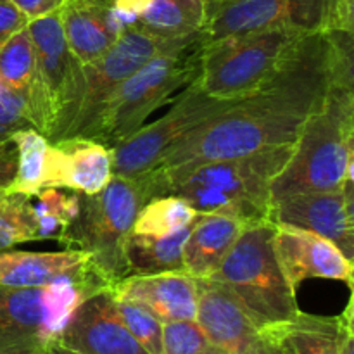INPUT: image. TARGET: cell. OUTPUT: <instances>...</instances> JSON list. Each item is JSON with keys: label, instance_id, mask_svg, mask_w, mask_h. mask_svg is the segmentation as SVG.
<instances>
[{"label": "cell", "instance_id": "14", "mask_svg": "<svg viewBox=\"0 0 354 354\" xmlns=\"http://www.w3.org/2000/svg\"><path fill=\"white\" fill-rule=\"evenodd\" d=\"M196 322L211 346L228 354H279L237 297L213 279L197 280Z\"/></svg>", "mask_w": 354, "mask_h": 354}, {"label": "cell", "instance_id": "3", "mask_svg": "<svg viewBox=\"0 0 354 354\" xmlns=\"http://www.w3.org/2000/svg\"><path fill=\"white\" fill-rule=\"evenodd\" d=\"M294 152V144L237 159L201 165L162 196L185 199L199 214H225L245 223L272 221V183Z\"/></svg>", "mask_w": 354, "mask_h": 354}, {"label": "cell", "instance_id": "30", "mask_svg": "<svg viewBox=\"0 0 354 354\" xmlns=\"http://www.w3.org/2000/svg\"><path fill=\"white\" fill-rule=\"evenodd\" d=\"M116 301V310L121 322L128 328V332L137 339L138 344L149 354H162L161 322L138 304L130 303V301Z\"/></svg>", "mask_w": 354, "mask_h": 354}, {"label": "cell", "instance_id": "40", "mask_svg": "<svg viewBox=\"0 0 354 354\" xmlns=\"http://www.w3.org/2000/svg\"><path fill=\"white\" fill-rule=\"evenodd\" d=\"M44 354H45V353H44Z\"/></svg>", "mask_w": 354, "mask_h": 354}, {"label": "cell", "instance_id": "38", "mask_svg": "<svg viewBox=\"0 0 354 354\" xmlns=\"http://www.w3.org/2000/svg\"><path fill=\"white\" fill-rule=\"evenodd\" d=\"M277 353H279V354H282V353H280V351H279V349H277Z\"/></svg>", "mask_w": 354, "mask_h": 354}, {"label": "cell", "instance_id": "15", "mask_svg": "<svg viewBox=\"0 0 354 354\" xmlns=\"http://www.w3.org/2000/svg\"><path fill=\"white\" fill-rule=\"evenodd\" d=\"M273 249L283 277L294 290L310 279L337 280L354 289L353 261L332 241L292 225L275 223Z\"/></svg>", "mask_w": 354, "mask_h": 354}, {"label": "cell", "instance_id": "29", "mask_svg": "<svg viewBox=\"0 0 354 354\" xmlns=\"http://www.w3.org/2000/svg\"><path fill=\"white\" fill-rule=\"evenodd\" d=\"M37 241L30 196L24 194H0V251L14 245Z\"/></svg>", "mask_w": 354, "mask_h": 354}, {"label": "cell", "instance_id": "31", "mask_svg": "<svg viewBox=\"0 0 354 354\" xmlns=\"http://www.w3.org/2000/svg\"><path fill=\"white\" fill-rule=\"evenodd\" d=\"M161 346L162 354H201L211 342L196 320H176L162 324Z\"/></svg>", "mask_w": 354, "mask_h": 354}, {"label": "cell", "instance_id": "16", "mask_svg": "<svg viewBox=\"0 0 354 354\" xmlns=\"http://www.w3.org/2000/svg\"><path fill=\"white\" fill-rule=\"evenodd\" d=\"M55 344L78 354H149L121 322L109 289L76 308Z\"/></svg>", "mask_w": 354, "mask_h": 354}, {"label": "cell", "instance_id": "35", "mask_svg": "<svg viewBox=\"0 0 354 354\" xmlns=\"http://www.w3.org/2000/svg\"><path fill=\"white\" fill-rule=\"evenodd\" d=\"M12 2L19 7V10H23L28 21H31L59 9L64 0H12Z\"/></svg>", "mask_w": 354, "mask_h": 354}, {"label": "cell", "instance_id": "20", "mask_svg": "<svg viewBox=\"0 0 354 354\" xmlns=\"http://www.w3.org/2000/svg\"><path fill=\"white\" fill-rule=\"evenodd\" d=\"M61 21L69 48L82 64L95 61L123 31L113 16V0H64Z\"/></svg>", "mask_w": 354, "mask_h": 354}, {"label": "cell", "instance_id": "7", "mask_svg": "<svg viewBox=\"0 0 354 354\" xmlns=\"http://www.w3.org/2000/svg\"><path fill=\"white\" fill-rule=\"evenodd\" d=\"M199 68L201 41L149 59L109 97L88 138L114 149L140 130L178 90L190 85L199 76Z\"/></svg>", "mask_w": 354, "mask_h": 354}, {"label": "cell", "instance_id": "4", "mask_svg": "<svg viewBox=\"0 0 354 354\" xmlns=\"http://www.w3.org/2000/svg\"><path fill=\"white\" fill-rule=\"evenodd\" d=\"M306 37L292 28H268L201 44L197 82L214 99H245L280 75Z\"/></svg>", "mask_w": 354, "mask_h": 354}, {"label": "cell", "instance_id": "37", "mask_svg": "<svg viewBox=\"0 0 354 354\" xmlns=\"http://www.w3.org/2000/svg\"><path fill=\"white\" fill-rule=\"evenodd\" d=\"M201 354H228V353L221 351L220 348H214V346H211V348H207L206 351H204V353H201Z\"/></svg>", "mask_w": 354, "mask_h": 354}, {"label": "cell", "instance_id": "9", "mask_svg": "<svg viewBox=\"0 0 354 354\" xmlns=\"http://www.w3.org/2000/svg\"><path fill=\"white\" fill-rule=\"evenodd\" d=\"M109 289L93 280H61L47 287L0 286V354H44L57 342L76 308Z\"/></svg>", "mask_w": 354, "mask_h": 354}, {"label": "cell", "instance_id": "39", "mask_svg": "<svg viewBox=\"0 0 354 354\" xmlns=\"http://www.w3.org/2000/svg\"><path fill=\"white\" fill-rule=\"evenodd\" d=\"M207 2H213V0H207Z\"/></svg>", "mask_w": 354, "mask_h": 354}, {"label": "cell", "instance_id": "6", "mask_svg": "<svg viewBox=\"0 0 354 354\" xmlns=\"http://www.w3.org/2000/svg\"><path fill=\"white\" fill-rule=\"evenodd\" d=\"M273 221L249 223L211 279L227 287L259 328L283 324L299 313L273 249Z\"/></svg>", "mask_w": 354, "mask_h": 354}, {"label": "cell", "instance_id": "28", "mask_svg": "<svg viewBox=\"0 0 354 354\" xmlns=\"http://www.w3.org/2000/svg\"><path fill=\"white\" fill-rule=\"evenodd\" d=\"M37 75L35 48L28 28L16 31L0 48V80L21 95L30 97Z\"/></svg>", "mask_w": 354, "mask_h": 354}, {"label": "cell", "instance_id": "23", "mask_svg": "<svg viewBox=\"0 0 354 354\" xmlns=\"http://www.w3.org/2000/svg\"><path fill=\"white\" fill-rule=\"evenodd\" d=\"M207 21V0H149L137 26L158 37H201Z\"/></svg>", "mask_w": 354, "mask_h": 354}, {"label": "cell", "instance_id": "21", "mask_svg": "<svg viewBox=\"0 0 354 354\" xmlns=\"http://www.w3.org/2000/svg\"><path fill=\"white\" fill-rule=\"evenodd\" d=\"M245 221L225 214H199L183 245V272L194 279H211L242 230Z\"/></svg>", "mask_w": 354, "mask_h": 354}, {"label": "cell", "instance_id": "2", "mask_svg": "<svg viewBox=\"0 0 354 354\" xmlns=\"http://www.w3.org/2000/svg\"><path fill=\"white\" fill-rule=\"evenodd\" d=\"M354 165V88L330 85L310 114L294 152L272 183V206L303 192H335Z\"/></svg>", "mask_w": 354, "mask_h": 354}, {"label": "cell", "instance_id": "1", "mask_svg": "<svg viewBox=\"0 0 354 354\" xmlns=\"http://www.w3.org/2000/svg\"><path fill=\"white\" fill-rule=\"evenodd\" d=\"M330 85L328 33L310 35L265 88L183 135L154 169L142 175L149 199L162 196L171 183L201 165L296 144L301 128L324 102Z\"/></svg>", "mask_w": 354, "mask_h": 354}, {"label": "cell", "instance_id": "34", "mask_svg": "<svg viewBox=\"0 0 354 354\" xmlns=\"http://www.w3.org/2000/svg\"><path fill=\"white\" fill-rule=\"evenodd\" d=\"M17 168V149L12 138L0 142V194L7 192Z\"/></svg>", "mask_w": 354, "mask_h": 354}, {"label": "cell", "instance_id": "25", "mask_svg": "<svg viewBox=\"0 0 354 354\" xmlns=\"http://www.w3.org/2000/svg\"><path fill=\"white\" fill-rule=\"evenodd\" d=\"M37 241H59L80 211V194L41 187L30 197Z\"/></svg>", "mask_w": 354, "mask_h": 354}, {"label": "cell", "instance_id": "26", "mask_svg": "<svg viewBox=\"0 0 354 354\" xmlns=\"http://www.w3.org/2000/svg\"><path fill=\"white\" fill-rule=\"evenodd\" d=\"M197 216H199V213L182 197H152L138 209L131 234L165 237V235L189 227Z\"/></svg>", "mask_w": 354, "mask_h": 354}, {"label": "cell", "instance_id": "22", "mask_svg": "<svg viewBox=\"0 0 354 354\" xmlns=\"http://www.w3.org/2000/svg\"><path fill=\"white\" fill-rule=\"evenodd\" d=\"M261 332L282 354H341V317L299 311L290 320Z\"/></svg>", "mask_w": 354, "mask_h": 354}, {"label": "cell", "instance_id": "24", "mask_svg": "<svg viewBox=\"0 0 354 354\" xmlns=\"http://www.w3.org/2000/svg\"><path fill=\"white\" fill-rule=\"evenodd\" d=\"M192 223L165 237L131 234L124 245L128 275L183 272V245Z\"/></svg>", "mask_w": 354, "mask_h": 354}, {"label": "cell", "instance_id": "36", "mask_svg": "<svg viewBox=\"0 0 354 354\" xmlns=\"http://www.w3.org/2000/svg\"><path fill=\"white\" fill-rule=\"evenodd\" d=\"M45 354H78V353H73V351H69V349H66V348H62V346H59V344H52V346H48V349L47 351H45Z\"/></svg>", "mask_w": 354, "mask_h": 354}, {"label": "cell", "instance_id": "17", "mask_svg": "<svg viewBox=\"0 0 354 354\" xmlns=\"http://www.w3.org/2000/svg\"><path fill=\"white\" fill-rule=\"evenodd\" d=\"M113 178V149L90 138L48 142L44 159V187L93 196Z\"/></svg>", "mask_w": 354, "mask_h": 354}, {"label": "cell", "instance_id": "5", "mask_svg": "<svg viewBox=\"0 0 354 354\" xmlns=\"http://www.w3.org/2000/svg\"><path fill=\"white\" fill-rule=\"evenodd\" d=\"M147 201L144 176H113L99 194H80L78 214L57 242L68 251L86 252L113 289L128 275L124 245Z\"/></svg>", "mask_w": 354, "mask_h": 354}, {"label": "cell", "instance_id": "32", "mask_svg": "<svg viewBox=\"0 0 354 354\" xmlns=\"http://www.w3.org/2000/svg\"><path fill=\"white\" fill-rule=\"evenodd\" d=\"M33 128L28 113L26 97L0 80V142L12 137L16 131Z\"/></svg>", "mask_w": 354, "mask_h": 354}, {"label": "cell", "instance_id": "11", "mask_svg": "<svg viewBox=\"0 0 354 354\" xmlns=\"http://www.w3.org/2000/svg\"><path fill=\"white\" fill-rule=\"evenodd\" d=\"M26 28L37 61V75L28 97V113L31 127L48 140L59 118L75 100L83 64L75 57L66 40L61 7L28 21Z\"/></svg>", "mask_w": 354, "mask_h": 354}, {"label": "cell", "instance_id": "19", "mask_svg": "<svg viewBox=\"0 0 354 354\" xmlns=\"http://www.w3.org/2000/svg\"><path fill=\"white\" fill-rule=\"evenodd\" d=\"M61 280H93L109 287L83 251H0V286L47 287Z\"/></svg>", "mask_w": 354, "mask_h": 354}, {"label": "cell", "instance_id": "10", "mask_svg": "<svg viewBox=\"0 0 354 354\" xmlns=\"http://www.w3.org/2000/svg\"><path fill=\"white\" fill-rule=\"evenodd\" d=\"M268 28L308 35L354 31V0H213L201 44Z\"/></svg>", "mask_w": 354, "mask_h": 354}, {"label": "cell", "instance_id": "33", "mask_svg": "<svg viewBox=\"0 0 354 354\" xmlns=\"http://www.w3.org/2000/svg\"><path fill=\"white\" fill-rule=\"evenodd\" d=\"M28 26V17L12 0H0V48L16 31Z\"/></svg>", "mask_w": 354, "mask_h": 354}, {"label": "cell", "instance_id": "18", "mask_svg": "<svg viewBox=\"0 0 354 354\" xmlns=\"http://www.w3.org/2000/svg\"><path fill=\"white\" fill-rule=\"evenodd\" d=\"M109 290L114 299L138 304L161 324L196 320L197 280L185 272L128 275Z\"/></svg>", "mask_w": 354, "mask_h": 354}, {"label": "cell", "instance_id": "12", "mask_svg": "<svg viewBox=\"0 0 354 354\" xmlns=\"http://www.w3.org/2000/svg\"><path fill=\"white\" fill-rule=\"evenodd\" d=\"M237 100L209 97L197 78L183 88L161 120L144 124L113 149V176L135 178L158 166L169 147L190 130L230 109Z\"/></svg>", "mask_w": 354, "mask_h": 354}, {"label": "cell", "instance_id": "8", "mask_svg": "<svg viewBox=\"0 0 354 354\" xmlns=\"http://www.w3.org/2000/svg\"><path fill=\"white\" fill-rule=\"evenodd\" d=\"M201 38L203 35L169 40L149 33L137 24L127 28L100 57L83 64L75 100L59 118L54 130L48 135V142L52 144L71 137L88 138L102 107L128 76L133 75L154 55L190 47L201 41Z\"/></svg>", "mask_w": 354, "mask_h": 354}, {"label": "cell", "instance_id": "13", "mask_svg": "<svg viewBox=\"0 0 354 354\" xmlns=\"http://www.w3.org/2000/svg\"><path fill=\"white\" fill-rule=\"evenodd\" d=\"M354 173L335 192H303L287 196L272 206L273 223L292 225L334 242L354 259Z\"/></svg>", "mask_w": 354, "mask_h": 354}, {"label": "cell", "instance_id": "27", "mask_svg": "<svg viewBox=\"0 0 354 354\" xmlns=\"http://www.w3.org/2000/svg\"><path fill=\"white\" fill-rule=\"evenodd\" d=\"M10 138L17 149V168L7 192L31 197L44 187V159L48 140L35 128L16 131Z\"/></svg>", "mask_w": 354, "mask_h": 354}]
</instances>
